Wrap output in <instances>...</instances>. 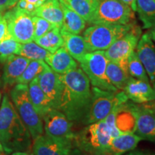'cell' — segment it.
I'll list each match as a JSON object with an SVG mask.
<instances>
[{
  "label": "cell",
  "mask_w": 155,
  "mask_h": 155,
  "mask_svg": "<svg viewBox=\"0 0 155 155\" xmlns=\"http://www.w3.org/2000/svg\"><path fill=\"white\" fill-rule=\"evenodd\" d=\"M63 88L58 110L73 123H82L92 100V88L80 66L62 75Z\"/></svg>",
  "instance_id": "cell-1"
},
{
  "label": "cell",
  "mask_w": 155,
  "mask_h": 155,
  "mask_svg": "<svg viewBox=\"0 0 155 155\" xmlns=\"http://www.w3.org/2000/svg\"><path fill=\"white\" fill-rule=\"evenodd\" d=\"M0 143L7 154L25 152L32 143L30 131L6 94L0 107Z\"/></svg>",
  "instance_id": "cell-2"
},
{
  "label": "cell",
  "mask_w": 155,
  "mask_h": 155,
  "mask_svg": "<svg viewBox=\"0 0 155 155\" xmlns=\"http://www.w3.org/2000/svg\"><path fill=\"white\" fill-rule=\"evenodd\" d=\"M10 97L15 110L30 131L32 139L43 134V120L31 101L28 85L17 83L11 90Z\"/></svg>",
  "instance_id": "cell-3"
},
{
  "label": "cell",
  "mask_w": 155,
  "mask_h": 155,
  "mask_svg": "<svg viewBox=\"0 0 155 155\" xmlns=\"http://www.w3.org/2000/svg\"><path fill=\"white\" fill-rule=\"evenodd\" d=\"M112 139L108 126L103 120L86 125L75 135L73 144L85 153L103 155Z\"/></svg>",
  "instance_id": "cell-4"
},
{
  "label": "cell",
  "mask_w": 155,
  "mask_h": 155,
  "mask_svg": "<svg viewBox=\"0 0 155 155\" xmlns=\"http://www.w3.org/2000/svg\"><path fill=\"white\" fill-rule=\"evenodd\" d=\"M135 23L128 25H92L85 30L83 38L88 52L106 50L116 40L127 34Z\"/></svg>",
  "instance_id": "cell-5"
},
{
  "label": "cell",
  "mask_w": 155,
  "mask_h": 155,
  "mask_svg": "<svg viewBox=\"0 0 155 155\" xmlns=\"http://www.w3.org/2000/svg\"><path fill=\"white\" fill-rule=\"evenodd\" d=\"M92 100L90 108L82 124H90L103 121L115 106L121 105L129 98L124 91L116 92L92 87Z\"/></svg>",
  "instance_id": "cell-6"
},
{
  "label": "cell",
  "mask_w": 155,
  "mask_h": 155,
  "mask_svg": "<svg viewBox=\"0 0 155 155\" xmlns=\"http://www.w3.org/2000/svg\"><path fill=\"white\" fill-rule=\"evenodd\" d=\"M109 61L104 50H96L86 53L79 62L81 68L86 73L93 87L116 92L117 90L108 80L106 68Z\"/></svg>",
  "instance_id": "cell-7"
},
{
  "label": "cell",
  "mask_w": 155,
  "mask_h": 155,
  "mask_svg": "<svg viewBox=\"0 0 155 155\" xmlns=\"http://www.w3.org/2000/svg\"><path fill=\"white\" fill-rule=\"evenodd\" d=\"M131 7L121 0H99L90 25H128L134 22Z\"/></svg>",
  "instance_id": "cell-8"
},
{
  "label": "cell",
  "mask_w": 155,
  "mask_h": 155,
  "mask_svg": "<svg viewBox=\"0 0 155 155\" xmlns=\"http://www.w3.org/2000/svg\"><path fill=\"white\" fill-rule=\"evenodd\" d=\"M12 38L21 44L34 41L32 15L14 6L3 14Z\"/></svg>",
  "instance_id": "cell-9"
},
{
  "label": "cell",
  "mask_w": 155,
  "mask_h": 155,
  "mask_svg": "<svg viewBox=\"0 0 155 155\" xmlns=\"http://www.w3.org/2000/svg\"><path fill=\"white\" fill-rule=\"evenodd\" d=\"M141 34L140 28L135 24L127 34L105 50L106 56L108 61L117 64L128 74H129L128 71V58L137 48Z\"/></svg>",
  "instance_id": "cell-10"
},
{
  "label": "cell",
  "mask_w": 155,
  "mask_h": 155,
  "mask_svg": "<svg viewBox=\"0 0 155 155\" xmlns=\"http://www.w3.org/2000/svg\"><path fill=\"white\" fill-rule=\"evenodd\" d=\"M45 134L68 143H73V123L59 110L53 108L42 117Z\"/></svg>",
  "instance_id": "cell-11"
},
{
  "label": "cell",
  "mask_w": 155,
  "mask_h": 155,
  "mask_svg": "<svg viewBox=\"0 0 155 155\" xmlns=\"http://www.w3.org/2000/svg\"><path fill=\"white\" fill-rule=\"evenodd\" d=\"M38 80L40 88L49 98L54 108L58 110L63 88L62 75L53 71L47 64L43 72L38 77Z\"/></svg>",
  "instance_id": "cell-12"
},
{
  "label": "cell",
  "mask_w": 155,
  "mask_h": 155,
  "mask_svg": "<svg viewBox=\"0 0 155 155\" xmlns=\"http://www.w3.org/2000/svg\"><path fill=\"white\" fill-rule=\"evenodd\" d=\"M136 53L142 63L150 83L155 88V44L149 32L139 39Z\"/></svg>",
  "instance_id": "cell-13"
},
{
  "label": "cell",
  "mask_w": 155,
  "mask_h": 155,
  "mask_svg": "<svg viewBox=\"0 0 155 155\" xmlns=\"http://www.w3.org/2000/svg\"><path fill=\"white\" fill-rule=\"evenodd\" d=\"M129 100L136 104H147L155 101V88L150 83L131 77L124 88Z\"/></svg>",
  "instance_id": "cell-14"
},
{
  "label": "cell",
  "mask_w": 155,
  "mask_h": 155,
  "mask_svg": "<svg viewBox=\"0 0 155 155\" xmlns=\"http://www.w3.org/2000/svg\"><path fill=\"white\" fill-rule=\"evenodd\" d=\"M139 106L127 101L116 108V126L121 134L135 133L137 128Z\"/></svg>",
  "instance_id": "cell-15"
},
{
  "label": "cell",
  "mask_w": 155,
  "mask_h": 155,
  "mask_svg": "<svg viewBox=\"0 0 155 155\" xmlns=\"http://www.w3.org/2000/svg\"><path fill=\"white\" fill-rule=\"evenodd\" d=\"M34 140L32 155H63L73 143L52 138L46 134H42Z\"/></svg>",
  "instance_id": "cell-16"
},
{
  "label": "cell",
  "mask_w": 155,
  "mask_h": 155,
  "mask_svg": "<svg viewBox=\"0 0 155 155\" xmlns=\"http://www.w3.org/2000/svg\"><path fill=\"white\" fill-rule=\"evenodd\" d=\"M135 134L155 142V111L147 106H139Z\"/></svg>",
  "instance_id": "cell-17"
},
{
  "label": "cell",
  "mask_w": 155,
  "mask_h": 155,
  "mask_svg": "<svg viewBox=\"0 0 155 155\" xmlns=\"http://www.w3.org/2000/svg\"><path fill=\"white\" fill-rule=\"evenodd\" d=\"M45 62L53 71L60 75L65 74L78 67L76 61L64 47L59 48L55 53H50Z\"/></svg>",
  "instance_id": "cell-18"
},
{
  "label": "cell",
  "mask_w": 155,
  "mask_h": 155,
  "mask_svg": "<svg viewBox=\"0 0 155 155\" xmlns=\"http://www.w3.org/2000/svg\"><path fill=\"white\" fill-rule=\"evenodd\" d=\"M30 60L19 55H12L5 62L2 81L5 86L16 83L30 63Z\"/></svg>",
  "instance_id": "cell-19"
},
{
  "label": "cell",
  "mask_w": 155,
  "mask_h": 155,
  "mask_svg": "<svg viewBox=\"0 0 155 155\" xmlns=\"http://www.w3.org/2000/svg\"><path fill=\"white\" fill-rule=\"evenodd\" d=\"M142 138L135 133H124L112 139L111 144L103 155H122L132 151Z\"/></svg>",
  "instance_id": "cell-20"
},
{
  "label": "cell",
  "mask_w": 155,
  "mask_h": 155,
  "mask_svg": "<svg viewBox=\"0 0 155 155\" xmlns=\"http://www.w3.org/2000/svg\"><path fill=\"white\" fill-rule=\"evenodd\" d=\"M34 16L42 17L61 28L63 22V12L60 0H46L35 9Z\"/></svg>",
  "instance_id": "cell-21"
},
{
  "label": "cell",
  "mask_w": 155,
  "mask_h": 155,
  "mask_svg": "<svg viewBox=\"0 0 155 155\" xmlns=\"http://www.w3.org/2000/svg\"><path fill=\"white\" fill-rule=\"evenodd\" d=\"M28 93L35 108L42 119L48 112L54 108L49 98L40 88L38 77L28 84Z\"/></svg>",
  "instance_id": "cell-22"
},
{
  "label": "cell",
  "mask_w": 155,
  "mask_h": 155,
  "mask_svg": "<svg viewBox=\"0 0 155 155\" xmlns=\"http://www.w3.org/2000/svg\"><path fill=\"white\" fill-rule=\"evenodd\" d=\"M61 33L63 39V47L79 63L83 56L89 53L83 36L70 33L61 29Z\"/></svg>",
  "instance_id": "cell-23"
},
{
  "label": "cell",
  "mask_w": 155,
  "mask_h": 155,
  "mask_svg": "<svg viewBox=\"0 0 155 155\" xmlns=\"http://www.w3.org/2000/svg\"><path fill=\"white\" fill-rule=\"evenodd\" d=\"M60 2L77 13L86 22L91 24L99 0H60Z\"/></svg>",
  "instance_id": "cell-24"
},
{
  "label": "cell",
  "mask_w": 155,
  "mask_h": 155,
  "mask_svg": "<svg viewBox=\"0 0 155 155\" xmlns=\"http://www.w3.org/2000/svg\"><path fill=\"white\" fill-rule=\"evenodd\" d=\"M61 5L62 10L63 12V22L61 28V30L75 35L82 33L86 28V21L63 3L61 2Z\"/></svg>",
  "instance_id": "cell-25"
},
{
  "label": "cell",
  "mask_w": 155,
  "mask_h": 155,
  "mask_svg": "<svg viewBox=\"0 0 155 155\" xmlns=\"http://www.w3.org/2000/svg\"><path fill=\"white\" fill-rule=\"evenodd\" d=\"M137 12L143 28H155V0H137Z\"/></svg>",
  "instance_id": "cell-26"
},
{
  "label": "cell",
  "mask_w": 155,
  "mask_h": 155,
  "mask_svg": "<svg viewBox=\"0 0 155 155\" xmlns=\"http://www.w3.org/2000/svg\"><path fill=\"white\" fill-rule=\"evenodd\" d=\"M34 41L50 53H55L59 48L63 47V39L61 33V28L58 27Z\"/></svg>",
  "instance_id": "cell-27"
},
{
  "label": "cell",
  "mask_w": 155,
  "mask_h": 155,
  "mask_svg": "<svg viewBox=\"0 0 155 155\" xmlns=\"http://www.w3.org/2000/svg\"><path fill=\"white\" fill-rule=\"evenodd\" d=\"M106 75L108 80L119 91H123L131 76L114 62H108L106 68Z\"/></svg>",
  "instance_id": "cell-28"
},
{
  "label": "cell",
  "mask_w": 155,
  "mask_h": 155,
  "mask_svg": "<svg viewBox=\"0 0 155 155\" xmlns=\"http://www.w3.org/2000/svg\"><path fill=\"white\" fill-rule=\"evenodd\" d=\"M50 53L40 47L35 42L22 44L19 55L28 58L30 61H44L50 55Z\"/></svg>",
  "instance_id": "cell-29"
},
{
  "label": "cell",
  "mask_w": 155,
  "mask_h": 155,
  "mask_svg": "<svg viewBox=\"0 0 155 155\" xmlns=\"http://www.w3.org/2000/svg\"><path fill=\"white\" fill-rule=\"evenodd\" d=\"M46 65L47 63L44 61H30L24 72L17 80V83L28 85L43 72Z\"/></svg>",
  "instance_id": "cell-30"
},
{
  "label": "cell",
  "mask_w": 155,
  "mask_h": 155,
  "mask_svg": "<svg viewBox=\"0 0 155 155\" xmlns=\"http://www.w3.org/2000/svg\"><path fill=\"white\" fill-rule=\"evenodd\" d=\"M128 71L130 76L134 78L150 83L146 71L135 50L128 58Z\"/></svg>",
  "instance_id": "cell-31"
},
{
  "label": "cell",
  "mask_w": 155,
  "mask_h": 155,
  "mask_svg": "<svg viewBox=\"0 0 155 155\" xmlns=\"http://www.w3.org/2000/svg\"><path fill=\"white\" fill-rule=\"evenodd\" d=\"M22 44L17 42L8 35L0 42V61L5 63L12 55H19Z\"/></svg>",
  "instance_id": "cell-32"
},
{
  "label": "cell",
  "mask_w": 155,
  "mask_h": 155,
  "mask_svg": "<svg viewBox=\"0 0 155 155\" xmlns=\"http://www.w3.org/2000/svg\"><path fill=\"white\" fill-rule=\"evenodd\" d=\"M32 20L34 23V40L41 38L49 31L56 28L55 25L52 24L42 17L32 16Z\"/></svg>",
  "instance_id": "cell-33"
},
{
  "label": "cell",
  "mask_w": 155,
  "mask_h": 155,
  "mask_svg": "<svg viewBox=\"0 0 155 155\" xmlns=\"http://www.w3.org/2000/svg\"><path fill=\"white\" fill-rule=\"evenodd\" d=\"M9 35L7 24L3 15L0 16V42Z\"/></svg>",
  "instance_id": "cell-34"
},
{
  "label": "cell",
  "mask_w": 155,
  "mask_h": 155,
  "mask_svg": "<svg viewBox=\"0 0 155 155\" xmlns=\"http://www.w3.org/2000/svg\"><path fill=\"white\" fill-rule=\"evenodd\" d=\"M83 152H82L80 149L78 148L75 145L73 144L71 147H69L68 150L65 151L63 155H82Z\"/></svg>",
  "instance_id": "cell-35"
},
{
  "label": "cell",
  "mask_w": 155,
  "mask_h": 155,
  "mask_svg": "<svg viewBox=\"0 0 155 155\" xmlns=\"http://www.w3.org/2000/svg\"><path fill=\"white\" fill-rule=\"evenodd\" d=\"M12 0H0V10L4 13L11 8Z\"/></svg>",
  "instance_id": "cell-36"
},
{
  "label": "cell",
  "mask_w": 155,
  "mask_h": 155,
  "mask_svg": "<svg viewBox=\"0 0 155 155\" xmlns=\"http://www.w3.org/2000/svg\"><path fill=\"white\" fill-rule=\"evenodd\" d=\"M121 1L129 6L134 12H137V0H121Z\"/></svg>",
  "instance_id": "cell-37"
},
{
  "label": "cell",
  "mask_w": 155,
  "mask_h": 155,
  "mask_svg": "<svg viewBox=\"0 0 155 155\" xmlns=\"http://www.w3.org/2000/svg\"><path fill=\"white\" fill-rule=\"evenodd\" d=\"M127 155H155V154L147 151H140V150H135L132 151Z\"/></svg>",
  "instance_id": "cell-38"
},
{
  "label": "cell",
  "mask_w": 155,
  "mask_h": 155,
  "mask_svg": "<svg viewBox=\"0 0 155 155\" xmlns=\"http://www.w3.org/2000/svg\"><path fill=\"white\" fill-rule=\"evenodd\" d=\"M25 1L28 3L31 4V5L35 6L37 9L38 7H40L42 3H44L46 0H25Z\"/></svg>",
  "instance_id": "cell-39"
},
{
  "label": "cell",
  "mask_w": 155,
  "mask_h": 155,
  "mask_svg": "<svg viewBox=\"0 0 155 155\" xmlns=\"http://www.w3.org/2000/svg\"><path fill=\"white\" fill-rule=\"evenodd\" d=\"M149 33H150L151 38H152V40L155 43V28L150 29V30L149 31Z\"/></svg>",
  "instance_id": "cell-40"
},
{
  "label": "cell",
  "mask_w": 155,
  "mask_h": 155,
  "mask_svg": "<svg viewBox=\"0 0 155 155\" xmlns=\"http://www.w3.org/2000/svg\"><path fill=\"white\" fill-rule=\"evenodd\" d=\"M11 155H31L26 152H16L12 153Z\"/></svg>",
  "instance_id": "cell-41"
},
{
  "label": "cell",
  "mask_w": 155,
  "mask_h": 155,
  "mask_svg": "<svg viewBox=\"0 0 155 155\" xmlns=\"http://www.w3.org/2000/svg\"><path fill=\"white\" fill-rule=\"evenodd\" d=\"M19 0H12V2H11V8L12 7H13L14 6L16 5L17 2H18Z\"/></svg>",
  "instance_id": "cell-42"
},
{
  "label": "cell",
  "mask_w": 155,
  "mask_h": 155,
  "mask_svg": "<svg viewBox=\"0 0 155 155\" xmlns=\"http://www.w3.org/2000/svg\"><path fill=\"white\" fill-rule=\"evenodd\" d=\"M4 151H3V148H2V144H1V143H0V154H1L2 152H3Z\"/></svg>",
  "instance_id": "cell-43"
},
{
  "label": "cell",
  "mask_w": 155,
  "mask_h": 155,
  "mask_svg": "<svg viewBox=\"0 0 155 155\" xmlns=\"http://www.w3.org/2000/svg\"><path fill=\"white\" fill-rule=\"evenodd\" d=\"M0 155H7V154H6L5 152H2L1 154H0Z\"/></svg>",
  "instance_id": "cell-44"
},
{
  "label": "cell",
  "mask_w": 155,
  "mask_h": 155,
  "mask_svg": "<svg viewBox=\"0 0 155 155\" xmlns=\"http://www.w3.org/2000/svg\"><path fill=\"white\" fill-rule=\"evenodd\" d=\"M82 155H91V154H88V153H85V152H83Z\"/></svg>",
  "instance_id": "cell-45"
},
{
  "label": "cell",
  "mask_w": 155,
  "mask_h": 155,
  "mask_svg": "<svg viewBox=\"0 0 155 155\" xmlns=\"http://www.w3.org/2000/svg\"><path fill=\"white\" fill-rule=\"evenodd\" d=\"M3 14H4L3 12H2L1 10H0V16H2V15H3Z\"/></svg>",
  "instance_id": "cell-46"
},
{
  "label": "cell",
  "mask_w": 155,
  "mask_h": 155,
  "mask_svg": "<svg viewBox=\"0 0 155 155\" xmlns=\"http://www.w3.org/2000/svg\"><path fill=\"white\" fill-rule=\"evenodd\" d=\"M0 97H1V95H0Z\"/></svg>",
  "instance_id": "cell-47"
}]
</instances>
